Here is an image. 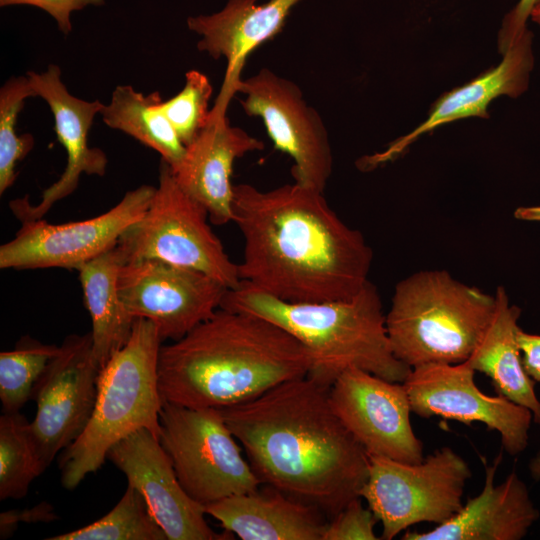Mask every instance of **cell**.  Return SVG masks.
<instances>
[{"label":"cell","instance_id":"obj_32","mask_svg":"<svg viewBox=\"0 0 540 540\" xmlns=\"http://www.w3.org/2000/svg\"><path fill=\"white\" fill-rule=\"evenodd\" d=\"M105 0H0V6L30 5L47 12L56 21L58 29L68 35L72 30L71 14L87 6L103 5Z\"/></svg>","mask_w":540,"mask_h":540},{"label":"cell","instance_id":"obj_33","mask_svg":"<svg viewBox=\"0 0 540 540\" xmlns=\"http://www.w3.org/2000/svg\"><path fill=\"white\" fill-rule=\"evenodd\" d=\"M539 0H519L505 15L498 33V50L502 55L524 34L527 20Z\"/></svg>","mask_w":540,"mask_h":540},{"label":"cell","instance_id":"obj_7","mask_svg":"<svg viewBox=\"0 0 540 540\" xmlns=\"http://www.w3.org/2000/svg\"><path fill=\"white\" fill-rule=\"evenodd\" d=\"M208 219L206 209L179 186L162 160L149 207L123 232L115 250L122 264L160 260L200 271L234 289L241 282L238 263L230 259Z\"/></svg>","mask_w":540,"mask_h":540},{"label":"cell","instance_id":"obj_22","mask_svg":"<svg viewBox=\"0 0 540 540\" xmlns=\"http://www.w3.org/2000/svg\"><path fill=\"white\" fill-rule=\"evenodd\" d=\"M205 512L242 540H323L328 524L318 508L265 484L210 503Z\"/></svg>","mask_w":540,"mask_h":540},{"label":"cell","instance_id":"obj_13","mask_svg":"<svg viewBox=\"0 0 540 540\" xmlns=\"http://www.w3.org/2000/svg\"><path fill=\"white\" fill-rule=\"evenodd\" d=\"M118 289L130 314L153 322L162 341L179 340L212 317L228 290L200 271L160 260L122 264Z\"/></svg>","mask_w":540,"mask_h":540},{"label":"cell","instance_id":"obj_4","mask_svg":"<svg viewBox=\"0 0 540 540\" xmlns=\"http://www.w3.org/2000/svg\"><path fill=\"white\" fill-rule=\"evenodd\" d=\"M220 308L262 317L289 332L311 356L307 376L326 386L352 367L399 383L411 372L392 351L380 294L370 280L349 299L314 303L283 301L240 282L227 290Z\"/></svg>","mask_w":540,"mask_h":540},{"label":"cell","instance_id":"obj_14","mask_svg":"<svg viewBox=\"0 0 540 540\" xmlns=\"http://www.w3.org/2000/svg\"><path fill=\"white\" fill-rule=\"evenodd\" d=\"M100 367L91 333L65 338L33 389L36 413L30 431L48 468L86 428L97 396Z\"/></svg>","mask_w":540,"mask_h":540},{"label":"cell","instance_id":"obj_25","mask_svg":"<svg viewBox=\"0 0 540 540\" xmlns=\"http://www.w3.org/2000/svg\"><path fill=\"white\" fill-rule=\"evenodd\" d=\"M162 101L158 91L144 95L131 85H118L100 114L108 127L158 152L174 168L183 157L185 145L163 113Z\"/></svg>","mask_w":540,"mask_h":540},{"label":"cell","instance_id":"obj_28","mask_svg":"<svg viewBox=\"0 0 540 540\" xmlns=\"http://www.w3.org/2000/svg\"><path fill=\"white\" fill-rule=\"evenodd\" d=\"M59 346L22 337L15 348L0 353V400L3 412H20Z\"/></svg>","mask_w":540,"mask_h":540},{"label":"cell","instance_id":"obj_5","mask_svg":"<svg viewBox=\"0 0 540 540\" xmlns=\"http://www.w3.org/2000/svg\"><path fill=\"white\" fill-rule=\"evenodd\" d=\"M496 298L455 279L447 270H420L400 280L386 313L397 359L411 369L469 359L484 336Z\"/></svg>","mask_w":540,"mask_h":540},{"label":"cell","instance_id":"obj_17","mask_svg":"<svg viewBox=\"0 0 540 540\" xmlns=\"http://www.w3.org/2000/svg\"><path fill=\"white\" fill-rule=\"evenodd\" d=\"M26 76L36 96L50 107L55 133L67 153V164L60 178L43 191L36 205L28 197L9 203L20 222L42 219L56 202L76 190L82 174L103 176L108 164L107 156L100 148L88 145L89 130L104 104L73 96L64 85L57 65H49L42 73L29 71Z\"/></svg>","mask_w":540,"mask_h":540},{"label":"cell","instance_id":"obj_19","mask_svg":"<svg viewBox=\"0 0 540 540\" xmlns=\"http://www.w3.org/2000/svg\"><path fill=\"white\" fill-rule=\"evenodd\" d=\"M532 32L524 34L504 54L500 63L469 82L442 94L431 106L426 119L408 134L396 139L382 152L363 157L362 170L393 161L419 137L461 119L489 118L490 103L500 96L517 98L527 91L534 67Z\"/></svg>","mask_w":540,"mask_h":540},{"label":"cell","instance_id":"obj_21","mask_svg":"<svg viewBox=\"0 0 540 540\" xmlns=\"http://www.w3.org/2000/svg\"><path fill=\"white\" fill-rule=\"evenodd\" d=\"M301 0H228L218 12L188 17L189 30L201 36L200 51L226 60L219 96L231 100L247 57L284 27L292 9Z\"/></svg>","mask_w":540,"mask_h":540},{"label":"cell","instance_id":"obj_29","mask_svg":"<svg viewBox=\"0 0 540 540\" xmlns=\"http://www.w3.org/2000/svg\"><path fill=\"white\" fill-rule=\"evenodd\" d=\"M27 76L11 77L0 89V194L2 195L16 180L18 161L33 149L32 134L16 135V122L24 102L35 97Z\"/></svg>","mask_w":540,"mask_h":540},{"label":"cell","instance_id":"obj_6","mask_svg":"<svg viewBox=\"0 0 540 540\" xmlns=\"http://www.w3.org/2000/svg\"><path fill=\"white\" fill-rule=\"evenodd\" d=\"M162 342L153 322L136 318L126 345L100 369L91 418L59 457L64 488L75 489L101 468L109 449L134 431L146 428L160 436L163 400L157 369Z\"/></svg>","mask_w":540,"mask_h":540},{"label":"cell","instance_id":"obj_10","mask_svg":"<svg viewBox=\"0 0 540 540\" xmlns=\"http://www.w3.org/2000/svg\"><path fill=\"white\" fill-rule=\"evenodd\" d=\"M248 116L260 117L275 147L293 160L294 182L324 192L333 155L326 126L293 81L268 68L237 82Z\"/></svg>","mask_w":540,"mask_h":540},{"label":"cell","instance_id":"obj_31","mask_svg":"<svg viewBox=\"0 0 540 540\" xmlns=\"http://www.w3.org/2000/svg\"><path fill=\"white\" fill-rule=\"evenodd\" d=\"M378 519L362 504L358 497L333 516L327 524L323 540H377L375 533Z\"/></svg>","mask_w":540,"mask_h":540},{"label":"cell","instance_id":"obj_12","mask_svg":"<svg viewBox=\"0 0 540 540\" xmlns=\"http://www.w3.org/2000/svg\"><path fill=\"white\" fill-rule=\"evenodd\" d=\"M475 372L467 361L411 369L403 382L411 411L422 418L437 416L466 425L482 423L499 433L509 455L520 454L528 445L532 412L501 395L483 393L474 381Z\"/></svg>","mask_w":540,"mask_h":540},{"label":"cell","instance_id":"obj_11","mask_svg":"<svg viewBox=\"0 0 540 540\" xmlns=\"http://www.w3.org/2000/svg\"><path fill=\"white\" fill-rule=\"evenodd\" d=\"M155 190L156 187L141 185L128 191L107 212L82 221L21 222L15 237L0 247V268L78 270L116 246L123 232L143 216Z\"/></svg>","mask_w":540,"mask_h":540},{"label":"cell","instance_id":"obj_37","mask_svg":"<svg viewBox=\"0 0 540 540\" xmlns=\"http://www.w3.org/2000/svg\"><path fill=\"white\" fill-rule=\"evenodd\" d=\"M529 471L534 480H540V451L530 460Z\"/></svg>","mask_w":540,"mask_h":540},{"label":"cell","instance_id":"obj_3","mask_svg":"<svg viewBox=\"0 0 540 540\" xmlns=\"http://www.w3.org/2000/svg\"><path fill=\"white\" fill-rule=\"evenodd\" d=\"M311 356L289 332L262 317L219 308L185 336L162 345L163 402L222 409L307 376Z\"/></svg>","mask_w":540,"mask_h":540},{"label":"cell","instance_id":"obj_8","mask_svg":"<svg viewBox=\"0 0 540 540\" xmlns=\"http://www.w3.org/2000/svg\"><path fill=\"white\" fill-rule=\"evenodd\" d=\"M471 475L468 463L450 447L418 463L369 456L360 497L382 524L381 539L392 540L414 524L439 525L458 513Z\"/></svg>","mask_w":540,"mask_h":540},{"label":"cell","instance_id":"obj_2","mask_svg":"<svg viewBox=\"0 0 540 540\" xmlns=\"http://www.w3.org/2000/svg\"><path fill=\"white\" fill-rule=\"evenodd\" d=\"M329 392L304 376L219 410L262 485L331 519L360 497L369 455L334 412Z\"/></svg>","mask_w":540,"mask_h":540},{"label":"cell","instance_id":"obj_38","mask_svg":"<svg viewBox=\"0 0 540 540\" xmlns=\"http://www.w3.org/2000/svg\"><path fill=\"white\" fill-rule=\"evenodd\" d=\"M531 20L535 22L540 28V0L537 2L533 8L530 16Z\"/></svg>","mask_w":540,"mask_h":540},{"label":"cell","instance_id":"obj_16","mask_svg":"<svg viewBox=\"0 0 540 540\" xmlns=\"http://www.w3.org/2000/svg\"><path fill=\"white\" fill-rule=\"evenodd\" d=\"M107 459L126 477L128 485L144 497L168 540L233 539L214 531L205 519V506L181 486L159 437L141 428L114 444Z\"/></svg>","mask_w":540,"mask_h":540},{"label":"cell","instance_id":"obj_26","mask_svg":"<svg viewBox=\"0 0 540 540\" xmlns=\"http://www.w3.org/2000/svg\"><path fill=\"white\" fill-rule=\"evenodd\" d=\"M30 422L20 412L0 416V499H21L45 466L30 431Z\"/></svg>","mask_w":540,"mask_h":540},{"label":"cell","instance_id":"obj_23","mask_svg":"<svg viewBox=\"0 0 540 540\" xmlns=\"http://www.w3.org/2000/svg\"><path fill=\"white\" fill-rule=\"evenodd\" d=\"M494 295L496 307L492 320L466 361L475 371L491 379L496 394L528 408L533 421L540 424V400L535 393V381L523 367L517 340L521 309L510 303L503 286H498Z\"/></svg>","mask_w":540,"mask_h":540},{"label":"cell","instance_id":"obj_36","mask_svg":"<svg viewBox=\"0 0 540 540\" xmlns=\"http://www.w3.org/2000/svg\"><path fill=\"white\" fill-rule=\"evenodd\" d=\"M513 215L518 220L540 222V206L518 207Z\"/></svg>","mask_w":540,"mask_h":540},{"label":"cell","instance_id":"obj_9","mask_svg":"<svg viewBox=\"0 0 540 540\" xmlns=\"http://www.w3.org/2000/svg\"><path fill=\"white\" fill-rule=\"evenodd\" d=\"M160 443L187 494L204 506L261 484L216 408L163 402Z\"/></svg>","mask_w":540,"mask_h":540},{"label":"cell","instance_id":"obj_27","mask_svg":"<svg viewBox=\"0 0 540 540\" xmlns=\"http://www.w3.org/2000/svg\"><path fill=\"white\" fill-rule=\"evenodd\" d=\"M48 540H168L151 514L142 494L128 485L118 503L106 515L79 529Z\"/></svg>","mask_w":540,"mask_h":540},{"label":"cell","instance_id":"obj_30","mask_svg":"<svg viewBox=\"0 0 540 540\" xmlns=\"http://www.w3.org/2000/svg\"><path fill=\"white\" fill-rule=\"evenodd\" d=\"M212 92L208 77L193 69L186 73L184 87L161 103L163 113L185 146L206 126L210 117Z\"/></svg>","mask_w":540,"mask_h":540},{"label":"cell","instance_id":"obj_35","mask_svg":"<svg viewBox=\"0 0 540 540\" xmlns=\"http://www.w3.org/2000/svg\"><path fill=\"white\" fill-rule=\"evenodd\" d=\"M517 340L525 371L540 383V335L527 333L519 327Z\"/></svg>","mask_w":540,"mask_h":540},{"label":"cell","instance_id":"obj_15","mask_svg":"<svg viewBox=\"0 0 540 540\" xmlns=\"http://www.w3.org/2000/svg\"><path fill=\"white\" fill-rule=\"evenodd\" d=\"M329 395L334 412L369 456L405 463L424 459L403 383L352 367L336 378Z\"/></svg>","mask_w":540,"mask_h":540},{"label":"cell","instance_id":"obj_18","mask_svg":"<svg viewBox=\"0 0 540 540\" xmlns=\"http://www.w3.org/2000/svg\"><path fill=\"white\" fill-rule=\"evenodd\" d=\"M230 100L217 96L206 126L185 146L180 162L171 168L179 186L208 212L215 225L233 222L234 162L264 149V143L232 126L226 116Z\"/></svg>","mask_w":540,"mask_h":540},{"label":"cell","instance_id":"obj_24","mask_svg":"<svg viewBox=\"0 0 540 540\" xmlns=\"http://www.w3.org/2000/svg\"><path fill=\"white\" fill-rule=\"evenodd\" d=\"M121 266L114 247L77 270L84 304L92 323L93 354L100 369L126 345L136 319L127 310L119 293Z\"/></svg>","mask_w":540,"mask_h":540},{"label":"cell","instance_id":"obj_1","mask_svg":"<svg viewBox=\"0 0 540 540\" xmlns=\"http://www.w3.org/2000/svg\"><path fill=\"white\" fill-rule=\"evenodd\" d=\"M233 222L244 240L241 282L280 300H345L369 281L372 248L329 206L296 182L270 190L234 185Z\"/></svg>","mask_w":540,"mask_h":540},{"label":"cell","instance_id":"obj_20","mask_svg":"<svg viewBox=\"0 0 540 540\" xmlns=\"http://www.w3.org/2000/svg\"><path fill=\"white\" fill-rule=\"evenodd\" d=\"M502 455L492 464L484 462L482 491L469 498L448 521L425 532L408 531L403 540H520L538 520L528 488L515 472L500 484L495 477Z\"/></svg>","mask_w":540,"mask_h":540},{"label":"cell","instance_id":"obj_34","mask_svg":"<svg viewBox=\"0 0 540 540\" xmlns=\"http://www.w3.org/2000/svg\"><path fill=\"white\" fill-rule=\"evenodd\" d=\"M55 518L53 507L48 503H41L31 509L3 512L0 516L1 538L13 534L18 522H49Z\"/></svg>","mask_w":540,"mask_h":540}]
</instances>
